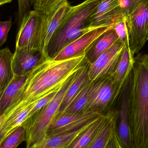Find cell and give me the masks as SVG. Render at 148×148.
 Here are the masks:
<instances>
[{"mask_svg": "<svg viewBox=\"0 0 148 148\" xmlns=\"http://www.w3.org/2000/svg\"><path fill=\"white\" fill-rule=\"evenodd\" d=\"M28 73L24 75H14L9 85L0 95V116L4 114L14 104L27 80Z\"/></svg>", "mask_w": 148, "mask_h": 148, "instance_id": "obj_16", "label": "cell"}, {"mask_svg": "<svg viewBox=\"0 0 148 148\" xmlns=\"http://www.w3.org/2000/svg\"><path fill=\"white\" fill-rule=\"evenodd\" d=\"M130 114L134 148H148V53L134 58Z\"/></svg>", "mask_w": 148, "mask_h": 148, "instance_id": "obj_2", "label": "cell"}, {"mask_svg": "<svg viewBox=\"0 0 148 148\" xmlns=\"http://www.w3.org/2000/svg\"><path fill=\"white\" fill-rule=\"evenodd\" d=\"M12 0H0V5L11 2Z\"/></svg>", "mask_w": 148, "mask_h": 148, "instance_id": "obj_30", "label": "cell"}, {"mask_svg": "<svg viewBox=\"0 0 148 148\" xmlns=\"http://www.w3.org/2000/svg\"><path fill=\"white\" fill-rule=\"evenodd\" d=\"M124 48L123 43L119 40L90 64L88 73V80L95 82L114 75Z\"/></svg>", "mask_w": 148, "mask_h": 148, "instance_id": "obj_8", "label": "cell"}, {"mask_svg": "<svg viewBox=\"0 0 148 148\" xmlns=\"http://www.w3.org/2000/svg\"><path fill=\"white\" fill-rule=\"evenodd\" d=\"M113 26L98 28L83 35L62 49L55 54L53 59L62 60L81 55H87L88 50H90L97 40Z\"/></svg>", "mask_w": 148, "mask_h": 148, "instance_id": "obj_11", "label": "cell"}, {"mask_svg": "<svg viewBox=\"0 0 148 148\" xmlns=\"http://www.w3.org/2000/svg\"><path fill=\"white\" fill-rule=\"evenodd\" d=\"M26 140V130L21 125L6 135L0 143V148H16Z\"/></svg>", "mask_w": 148, "mask_h": 148, "instance_id": "obj_23", "label": "cell"}, {"mask_svg": "<svg viewBox=\"0 0 148 148\" xmlns=\"http://www.w3.org/2000/svg\"><path fill=\"white\" fill-rule=\"evenodd\" d=\"M87 77L82 86L66 109L57 117L61 116H72L83 112L87 103L89 88L91 84Z\"/></svg>", "mask_w": 148, "mask_h": 148, "instance_id": "obj_22", "label": "cell"}, {"mask_svg": "<svg viewBox=\"0 0 148 148\" xmlns=\"http://www.w3.org/2000/svg\"><path fill=\"white\" fill-rule=\"evenodd\" d=\"M104 148H122L115 133L110 139Z\"/></svg>", "mask_w": 148, "mask_h": 148, "instance_id": "obj_29", "label": "cell"}, {"mask_svg": "<svg viewBox=\"0 0 148 148\" xmlns=\"http://www.w3.org/2000/svg\"><path fill=\"white\" fill-rule=\"evenodd\" d=\"M31 1L32 6H33V5H34V3L36 1V0H31Z\"/></svg>", "mask_w": 148, "mask_h": 148, "instance_id": "obj_34", "label": "cell"}, {"mask_svg": "<svg viewBox=\"0 0 148 148\" xmlns=\"http://www.w3.org/2000/svg\"><path fill=\"white\" fill-rule=\"evenodd\" d=\"M134 56L130 49L124 47L119 63L113 75L116 97L121 94L124 84L133 69Z\"/></svg>", "mask_w": 148, "mask_h": 148, "instance_id": "obj_14", "label": "cell"}, {"mask_svg": "<svg viewBox=\"0 0 148 148\" xmlns=\"http://www.w3.org/2000/svg\"><path fill=\"white\" fill-rule=\"evenodd\" d=\"M117 98L113 76L103 77L99 81L91 82L83 112L99 110L104 114L103 111Z\"/></svg>", "mask_w": 148, "mask_h": 148, "instance_id": "obj_6", "label": "cell"}, {"mask_svg": "<svg viewBox=\"0 0 148 148\" xmlns=\"http://www.w3.org/2000/svg\"><path fill=\"white\" fill-rule=\"evenodd\" d=\"M105 118V114L84 128L76 136L68 148H85L91 142L101 127Z\"/></svg>", "mask_w": 148, "mask_h": 148, "instance_id": "obj_20", "label": "cell"}, {"mask_svg": "<svg viewBox=\"0 0 148 148\" xmlns=\"http://www.w3.org/2000/svg\"><path fill=\"white\" fill-rule=\"evenodd\" d=\"M74 75L66 82L49 104L28 118L22 124L26 130V148L37 145L47 138V131L58 114Z\"/></svg>", "mask_w": 148, "mask_h": 148, "instance_id": "obj_3", "label": "cell"}, {"mask_svg": "<svg viewBox=\"0 0 148 148\" xmlns=\"http://www.w3.org/2000/svg\"><path fill=\"white\" fill-rule=\"evenodd\" d=\"M5 117V114L1 116H0V124H1V123L3 121V119H4Z\"/></svg>", "mask_w": 148, "mask_h": 148, "instance_id": "obj_33", "label": "cell"}, {"mask_svg": "<svg viewBox=\"0 0 148 148\" xmlns=\"http://www.w3.org/2000/svg\"><path fill=\"white\" fill-rule=\"evenodd\" d=\"M125 18L130 48L134 56L148 41V2L141 5Z\"/></svg>", "mask_w": 148, "mask_h": 148, "instance_id": "obj_4", "label": "cell"}, {"mask_svg": "<svg viewBox=\"0 0 148 148\" xmlns=\"http://www.w3.org/2000/svg\"><path fill=\"white\" fill-rule=\"evenodd\" d=\"M130 87L131 73L121 92V100L119 108L117 109L115 128V134L122 148H134L130 114Z\"/></svg>", "mask_w": 148, "mask_h": 148, "instance_id": "obj_7", "label": "cell"}, {"mask_svg": "<svg viewBox=\"0 0 148 148\" xmlns=\"http://www.w3.org/2000/svg\"><path fill=\"white\" fill-rule=\"evenodd\" d=\"M18 12L17 16V26L21 22L24 16L31 10L32 6L31 0H18Z\"/></svg>", "mask_w": 148, "mask_h": 148, "instance_id": "obj_26", "label": "cell"}, {"mask_svg": "<svg viewBox=\"0 0 148 148\" xmlns=\"http://www.w3.org/2000/svg\"><path fill=\"white\" fill-rule=\"evenodd\" d=\"M86 60V54L62 60H55L48 54H41L38 64L28 74L21 93L12 106L36 103L51 93L59 91Z\"/></svg>", "mask_w": 148, "mask_h": 148, "instance_id": "obj_1", "label": "cell"}, {"mask_svg": "<svg viewBox=\"0 0 148 148\" xmlns=\"http://www.w3.org/2000/svg\"><path fill=\"white\" fill-rule=\"evenodd\" d=\"M119 40L112 27L97 40L92 49H90L88 55L86 56V60L91 64Z\"/></svg>", "mask_w": 148, "mask_h": 148, "instance_id": "obj_18", "label": "cell"}, {"mask_svg": "<svg viewBox=\"0 0 148 148\" xmlns=\"http://www.w3.org/2000/svg\"><path fill=\"white\" fill-rule=\"evenodd\" d=\"M42 13L33 10L26 14L17 27L16 48L36 50L38 33Z\"/></svg>", "mask_w": 148, "mask_h": 148, "instance_id": "obj_10", "label": "cell"}, {"mask_svg": "<svg viewBox=\"0 0 148 148\" xmlns=\"http://www.w3.org/2000/svg\"><path fill=\"white\" fill-rule=\"evenodd\" d=\"M12 19L8 21H0V48L4 45L8 38V34L12 26Z\"/></svg>", "mask_w": 148, "mask_h": 148, "instance_id": "obj_27", "label": "cell"}, {"mask_svg": "<svg viewBox=\"0 0 148 148\" xmlns=\"http://www.w3.org/2000/svg\"><path fill=\"white\" fill-rule=\"evenodd\" d=\"M121 0H101L89 18L90 26H113L123 18Z\"/></svg>", "mask_w": 148, "mask_h": 148, "instance_id": "obj_12", "label": "cell"}, {"mask_svg": "<svg viewBox=\"0 0 148 148\" xmlns=\"http://www.w3.org/2000/svg\"><path fill=\"white\" fill-rule=\"evenodd\" d=\"M70 6L68 0H64L47 12L42 13L36 47L42 55L48 54L49 45Z\"/></svg>", "mask_w": 148, "mask_h": 148, "instance_id": "obj_5", "label": "cell"}, {"mask_svg": "<svg viewBox=\"0 0 148 148\" xmlns=\"http://www.w3.org/2000/svg\"><path fill=\"white\" fill-rule=\"evenodd\" d=\"M103 114L99 110L83 112L72 116H61L56 118L47 132V137L64 134L88 125Z\"/></svg>", "mask_w": 148, "mask_h": 148, "instance_id": "obj_9", "label": "cell"}, {"mask_svg": "<svg viewBox=\"0 0 148 148\" xmlns=\"http://www.w3.org/2000/svg\"><path fill=\"white\" fill-rule=\"evenodd\" d=\"M6 136V134L4 133H2L0 131V143L3 140L4 137Z\"/></svg>", "mask_w": 148, "mask_h": 148, "instance_id": "obj_31", "label": "cell"}, {"mask_svg": "<svg viewBox=\"0 0 148 148\" xmlns=\"http://www.w3.org/2000/svg\"><path fill=\"white\" fill-rule=\"evenodd\" d=\"M117 109H110L105 114L101 127L91 142L85 148H104L115 133Z\"/></svg>", "mask_w": 148, "mask_h": 148, "instance_id": "obj_15", "label": "cell"}, {"mask_svg": "<svg viewBox=\"0 0 148 148\" xmlns=\"http://www.w3.org/2000/svg\"><path fill=\"white\" fill-rule=\"evenodd\" d=\"M132 1V0H121V3L120 5L121 6H123L124 4L127 3L129 2L130 1Z\"/></svg>", "mask_w": 148, "mask_h": 148, "instance_id": "obj_32", "label": "cell"}, {"mask_svg": "<svg viewBox=\"0 0 148 148\" xmlns=\"http://www.w3.org/2000/svg\"><path fill=\"white\" fill-rule=\"evenodd\" d=\"M13 53L8 47L0 50V95L14 77L12 68Z\"/></svg>", "mask_w": 148, "mask_h": 148, "instance_id": "obj_19", "label": "cell"}, {"mask_svg": "<svg viewBox=\"0 0 148 148\" xmlns=\"http://www.w3.org/2000/svg\"><path fill=\"white\" fill-rule=\"evenodd\" d=\"M88 125L68 133L47 137L40 143L27 148H68Z\"/></svg>", "mask_w": 148, "mask_h": 148, "instance_id": "obj_21", "label": "cell"}, {"mask_svg": "<svg viewBox=\"0 0 148 148\" xmlns=\"http://www.w3.org/2000/svg\"><path fill=\"white\" fill-rule=\"evenodd\" d=\"M113 28L117 34L119 40L123 43L124 47L130 49L125 18H123L114 23L113 25Z\"/></svg>", "mask_w": 148, "mask_h": 148, "instance_id": "obj_24", "label": "cell"}, {"mask_svg": "<svg viewBox=\"0 0 148 148\" xmlns=\"http://www.w3.org/2000/svg\"><path fill=\"white\" fill-rule=\"evenodd\" d=\"M41 56V53L34 49L16 48L12 60L14 75H24L28 73L38 64Z\"/></svg>", "mask_w": 148, "mask_h": 148, "instance_id": "obj_13", "label": "cell"}, {"mask_svg": "<svg viewBox=\"0 0 148 148\" xmlns=\"http://www.w3.org/2000/svg\"><path fill=\"white\" fill-rule=\"evenodd\" d=\"M90 65V63L88 61H85L82 67L74 75L72 82L62 100L56 117L66 109L82 86L88 77Z\"/></svg>", "mask_w": 148, "mask_h": 148, "instance_id": "obj_17", "label": "cell"}, {"mask_svg": "<svg viewBox=\"0 0 148 148\" xmlns=\"http://www.w3.org/2000/svg\"><path fill=\"white\" fill-rule=\"evenodd\" d=\"M64 0H36L33 5L34 10L45 13Z\"/></svg>", "mask_w": 148, "mask_h": 148, "instance_id": "obj_25", "label": "cell"}, {"mask_svg": "<svg viewBox=\"0 0 148 148\" xmlns=\"http://www.w3.org/2000/svg\"><path fill=\"white\" fill-rule=\"evenodd\" d=\"M58 91L51 93L50 95L47 96L43 97V98L40 100V101H38L36 103L35 105L33 108V109L32 110L31 112L29 113V115L28 118L32 116L35 113L38 112L40 110L42 109L43 107H45L46 105L49 104L53 100V99L54 98L55 96L56 95Z\"/></svg>", "mask_w": 148, "mask_h": 148, "instance_id": "obj_28", "label": "cell"}]
</instances>
